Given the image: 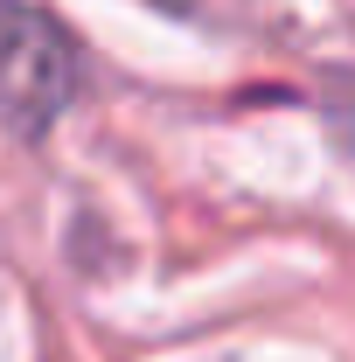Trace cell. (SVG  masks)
Segmentation results:
<instances>
[{"label":"cell","instance_id":"cell-1","mask_svg":"<svg viewBox=\"0 0 355 362\" xmlns=\"http://www.w3.org/2000/svg\"><path fill=\"white\" fill-rule=\"evenodd\" d=\"M77 98V49L42 7L0 0V126L35 139Z\"/></svg>","mask_w":355,"mask_h":362}]
</instances>
